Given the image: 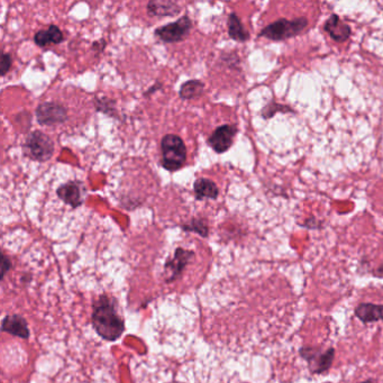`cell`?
Wrapping results in <instances>:
<instances>
[{
  "mask_svg": "<svg viewBox=\"0 0 383 383\" xmlns=\"http://www.w3.org/2000/svg\"><path fill=\"white\" fill-rule=\"evenodd\" d=\"M92 325L96 332L107 341H116L125 330V323L117 312L116 303L107 296H101L96 303Z\"/></svg>",
  "mask_w": 383,
  "mask_h": 383,
  "instance_id": "obj_1",
  "label": "cell"
},
{
  "mask_svg": "<svg viewBox=\"0 0 383 383\" xmlns=\"http://www.w3.org/2000/svg\"><path fill=\"white\" fill-rule=\"evenodd\" d=\"M161 166L163 169L175 172L187 162V146L181 137L167 134L161 140Z\"/></svg>",
  "mask_w": 383,
  "mask_h": 383,
  "instance_id": "obj_2",
  "label": "cell"
},
{
  "mask_svg": "<svg viewBox=\"0 0 383 383\" xmlns=\"http://www.w3.org/2000/svg\"><path fill=\"white\" fill-rule=\"evenodd\" d=\"M54 150H55V145L53 140L48 136V134L43 133L39 130L27 134L23 143V152L25 157L39 163H44L51 160L53 157Z\"/></svg>",
  "mask_w": 383,
  "mask_h": 383,
  "instance_id": "obj_3",
  "label": "cell"
},
{
  "mask_svg": "<svg viewBox=\"0 0 383 383\" xmlns=\"http://www.w3.org/2000/svg\"><path fill=\"white\" fill-rule=\"evenodd\" d=\"M308 26V19L306 17H296L294 19L280 18L278 21L271 23L260 32V37L271 39V41H285L299 35Z\"/></svg>",
  "mask_w": 383,
  "mask_h": 383,
  "instance_id": "obj_4",
  "label": "cell"
},
{
  "mask_svg": "<svg viewBox=\"0 0 383 383\" xmlns=\"http://www.w3.org/2000/svg\"><path fill=\"white\" fill-rule=\"evenodd\" d=\"M193 27V23L191 18L188 15H184L172 23L158 27L154 30V34L162 42L179 43L187 39Z\"/></svg>",
  "mask_w": 383,
  "mask_h": 383,
  "instance_id": "obj_5",
  "label": "cell"
},
{
  "mask_svg": "<svg viewBox=\"0 0 383 383\" xmlns=\"http://www.w3.org/2000/svg\"><path fill=\"white\" fill-rule=\"evenodd\" d=\"M35 116L39 125H60L68 121V110L59 103L45 101L36 107Z\"/></svg>",
  "mask_w": 383,
  "mask_h": 383,
  "instance_id": "obj_6",
  "label": "cell"
},
{
  "mask_svg": "<svg viewBox=\"0 0 383 383\" xmlns=\"http://www.w3.org/2000/svg\"><path fill=\"white\" fill-rule=\"evenodd\" d=\"M238 132V126L233 125V124H224V125L218 126L211 133L207 143L216 153L223 154L232 148Z\"/></svg>",
  "mask_w": 383,
  "mask_h": 383,
  "instance_id": "obj_7",
  "label": "cell"
},
{
  "mask_svg": "<svg viewBox=\"0 0 383 383\" xmlns=\"http://www.w3.org/2000/svg\"><path fill=\"white\" fill-rule=\"evenodd\" d=\"M84 191L82 182L75 180V181H68L61 184L57 188V195L66 205L70 206L71 208L77 209L84 205V199L82 196Z\"/></svg>",
  "mask_w": 383,
  "mask_h": 383,
  "instance_id": "obj_8",
  "label": "cell"
},
{
  "mask_svg": "<svg viewBox=\"0 0 383 383\" xmlns=\"http://www.w3.org/2000/svg\"><path fill=\"white\" fill-rule=\"evenodd\" d=\"M324 30L330 36V39H333L337 43L346 42L352 34L350 27L348 24H345L341 17L336 14H333L327 19L324 25Z\"/></svg>",
  "mask_w": 383,
  "mask_h": 383,
  "instance_id": "obj_9",
  "label": "cell"
},
{
  "mask_svg": "<svg viewBox=\"0 0 383 383\" xmlns=\"http://www.w3.org/2000/svg\"><path fill=\"white\" fill-rule=\"evenodd\" d=\"M146 10L151 17H175L181 12V7L171 0H151Z\"/></svg>",
  "mask_w": 383,
  "mask_h": 383,
  "instance_id": "obj_10",
  "label": "cell"
},
{
  "mask_svg": "<svg viewBox=\"0 0 383 383\" xmlns=\"http://www.w3.org/2000/svg\"><path fill=\"white\" fill-rule=\"evenodd\" d=\"M193 193L197 200H216L220 196L218 186L213 180L207 178H198L193 184Z\"/></svg>",
  "mask_w": 383,
  "mask_h": 383,
  "instance_id": "obj_11",
  "label": "cell"
},
{
  "mask_svg": "<svg viewBox=\"0 0 383 383\" xmlns=\"http://www.w3.org/2000/svg\"><path fill=\"white\" fill-rule=\"evenodd\" d=\"M64 41L62 30L57 25H50L46 30H41L34 35V43L39 48H46L50 44H61Z\"/></svg>",
  "mask_w": 383,
  "mask_h": 383,
  "instance_id": "obj_12",
  "label": "cell"
},
{
  "mask_svg": "<svg viewBox=\"0 0 383 383\" xmlns=\"http://www.w3.org/2000/svg\"><path fill=\"white\" fill-rule=\"evenodd\" d=\"M3 330L6 333L12 334V335L21 337V339L30 337V330H28L26 321L21 316L9 315L3 318Z\"/></svg>",
  "mask_w": 383,
  "mask_h": 383,
  "instance_id": "obj_13",
  "label": "cell"
},
{
  "mask_svg": "<svg viewBox=\"0 0 383 383\" xmlns=\"http://www.w3.org/2000/svg\"><path fill=\"white\" fill-rule=\"evenodd\" d=\"M355 316L359 321L368 324L383 319V305H375V303H361L355 309Z\"/></svg>",
  "mask_w": 383,
  "mask_h": 383,
  "instance_id": "obj_14",
  "label": "cell"
},
{
  "mask_svg": "<svg viewBox=\"0 0 383 383\" xmlns=\"http://www.w3.org/2000/svg\"><path fill=\"white\" fill-rule=\"evenodd\" d=\"M227 26H229V37L236 41V42H247L250 39L249 30L244 27L241 18L238 17L236 12L229 14Z\"/></svg>",
  "mask_w": 383,
  "mask_h": 383,
  "instance_id": "obj_15",
  "label": "cell"
},
{
  "mask_svg": "<svg viewBox=\"0 0 383 383\" xmlns=\"http://www.w3.org/2000/svg\"><path fill=\"white\" fill-rule=\"evenodd\" d=\"M205 82L198 79H191L186 81L180 87L179 90V97L182 100H193V99L199 98L202 93L205 92Z\"/></svg>",
  "mask_w": 383,
  "mask_h": 383,
  "instance_id": "obj_16",
  "label": "cell"
},
{
  "mask_svg": "<svg viewBox=\"0 0 383 383\" xmlns=\"http://www.w3.org/2000/svg\"><path fill=\"white\" fill-rule=\"evenodd\" d=\"M193 256H195V253L193 251L184 250L182 247H178L175 250V258L168 262L167 267H170L173 271L175 276H178Z\"/></svg>",
  "mask_w": 383,
  "mask_h": 383,
  "instance_id": "obj_17",
  "label": "cell"
},
{
  "mask_svg": "<svg viewBox=\"0 0 383 383\" xmlns=\"http://www.w3.org/2000/svg\"><path fill=\"white\" fill-rule=\"evenodd\" d=\"M93 105L98 113L105 114L112 118L119 119V114L117 112L116 100L108 98V97H96L93 99Z\"/></svg>",
  "mask_w": 383,
  "mask_h": 383,
  "instance_id": "obj_18",
  "label": "cell"
},
{
  "mask_svg": "<svg viewBox=\"0 0 383 383\" xmlns=\"http://www.w3.org/2000/svg\"><path fill=\"white\" fill-rule=\"evenodd\" d=\"M334 357H335V350L334 348H328V350H325L324 353L321 352L312 362L315 363L316 366L312 372L316 375H319V373L328 371L332 364H333Z\"/></svg>",
  "mask_w": 383,
  "mask_h": 383,
  "instance_id": "obj_19",
  "label": "cell"
},
{
  "mask_svg": "<svg viewBox=\"0 0 383 383\" xmlns=\"http://www.w3.org/2000/svg\"><path fill=\"white\" fill-rule=\"evenodd\" d=\"M181 229L186 232H195L202 238H207L209 234L208 224L204 218H193L190 222L182 224Z\"/></svg>",
  "mask_w": 383,
  "mask_h": 383,
  "instance_id": "obj_20",
  "label": "cell"
},
{
  "mask_svg": "<svg viewBox=\"0 0 383 383\" xmlns=\"http://www.w3.org/2000/svg\"><path fill=\"white\" fill-rule=\"evenodd\" d=\"M278 112L281 113H292L294 110L288 106H283V105L276 104V103H271L270 105H267L265 109L262 110V117L265 119L271 118L276 115Z\"/></svg>",
  "mask_w": 383,
  "mask_h": 383,
  "instance_id": "obj_21",
  "label": "cell"
},
{
  "mask_svg": "<svg viewBox=\"0 0 383 383\" xmlns=\"http://www.w3.org/2000/svg\"><path fill=\"white\" fill-rule=\"evenodd\" d=\"M12 54L6 53V52H1V59H0V75L1 77L8 73L9 70L12 69Z\"/></svg>",
  "mask_w": 383,
  "mask_h": 383,
  "instance_id": "obj_22",
  "label": "cell"
},
{
  "mask_svg": "<svg viewBox=\"0 0 383 383\" xmlns=\"http://www.w3.org/2000/svg\"><path fill=\"white\" fill-rule=\"evenodd\" d=\"M106 45H107V43H106L105 39H100L99 41H95L92 43L91 50L96 53H101L106 48Z\"/></svg>",
  "mask_w": 383,
  "mask_h": 383,
  "instance_id": "obj_23",
  "label": "cell"
},
{
  "mask_svg": "<svg viewBox=\"0 0 383 383\" xmlns=\"http://www.w3.org/2000/svg\"><path fill=\"white\" fill-rule=\"evenodd\" d=\"M162 88H163V84L159 82V81H157L153 86L150 87L149 89L146 90V91L143 93V96H144V97H150V96L153 95L155 92L162 90Z\"/></svg>",
  "mask_w": 383,
  "mask_h": 383,
  "instance_id": "obj_24",
  "label": "cell"
},
{
  "mask_svg": "<svg viewBox=\"0 0 383 383\" xmlns=\"http://www.w3.org/2000/svg\"><path fill=\"white\" fill-rule=\"evenodd\" d=\"M319 222L315 220V217H310L309 220H306V223L303 224L305 227H308V229H318L319 227Z\"/></svg>",
  "mask_w": 383,
  "mask_h": 383,
  "instance_id": "obj_25",
  "label": "cell"
},
{
  "mask_svg": "<svg viewBox=\"0 0 383 383\" xmlns=\"http://www.w3.org/2000/svg\"><path fill=\"white\" fill-rule=\"evenodd\" d=\"M10 267H12V262H10V260H9L8 258H7L5 254L3 256V276H5L6 274L7 271L10 269Z\"/></svg>",
  "mask_w": 383,
  "mask_h": 383,
  "instance_id": "obj_26",
  "label": "cell"
},
{
  "mask_svg": "<svg viewBox=\"0 0 383 383\" xmlns=\"http://www.w3.org/2000/svg\"><path fill=\"white\" fill-rule=\"evenodd\" d=\"M377 276H383V265L377 269Z\"/></svg>",
  "mask_w": 383,
  "mask_h": 383,
  "instance_id": "obj_27",
  "label": "cell"
},
{
  "mask_svg": "<svg viewBox=\"0 0 383 383\" xmlns=\"http://www.w3.org/2000/svg\"><path fill=\"white\" fill-rule=\"evenodd\" d=\"M361 383H375V382H373V381L372 380H366V381H364V382H361Z\"/></svg>",
  "mask_w": 383,
  "mask_h": 383,
  "instance_id": "obj_28",
  "label": "cell"
}]
</instances>
